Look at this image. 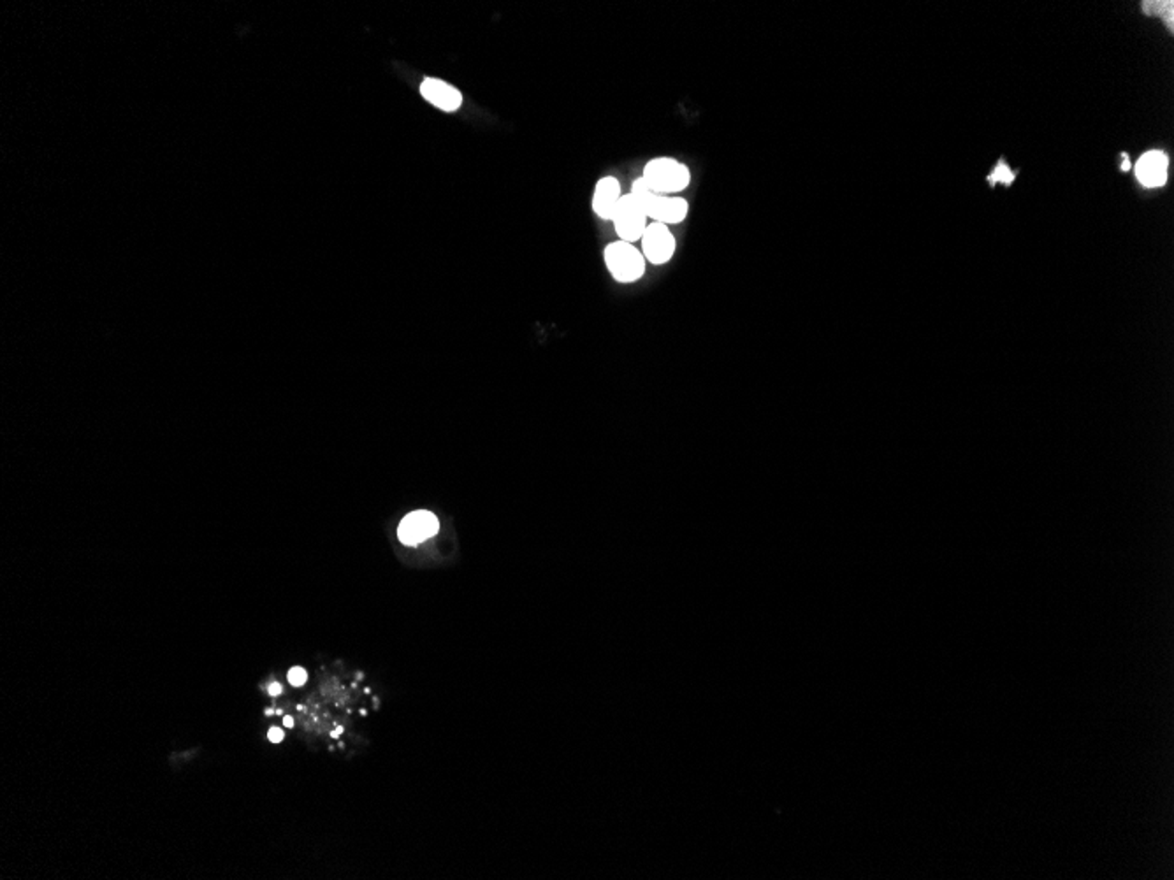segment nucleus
<instances>
[{"instance_id": "f257e3e1", "label": "nucleus", "mask_w": 1174, "mask_h": 880, "mask_svg": "<svg viewBox=\"0 0 1174 880\" xmlns=\"http://www.w3.org/2000/svg\"><path fill=\"white\" fill-rule=\"evenodd\" d=\"M629 193H633L642 204L647 219L665 225H681L689 215V202L681 195H665L649 189L644 180L638 176L633 183Z\"/></svg>"}, {"instance_id": "f03ea898", "label": "nucleus", "mask_w": 1174, "mask_h": 880, "mask_svg": "<svg viewBox=\"0 0 1174 880\" xmlns=\"http://www.w3.org/2000/svg\"><path fill=\"white\" fill-rule=\"evenodd\" d=\"M640 178L656 192L679 195L689 189L693 174L689 165L677 161L676 157L661 155L647 161V164L642 169Z\"/></svg>"}, {"instance_id": "7ed1b4c3", "label": "nucleus", "mask_w": 1174, "mask_h": 880, "mask_svg": "<svg viewBox=\"0 0 1174 880\" xmlns=\"http://www.w3.org/2000/svg\"><path fill=\"white\" fill-rule=\"evenodd\" d=\"M603 260L610 276L619 283H636L646 275L647 260L640 248L626 241H612L603 249Z\"/></svg>"}, {"instance_id": "20e7f679", "label": "nucleus", "mask_w": 1174, "mask_h": 880, "mask_svg": "<svg viewBox=\"0 0 1174 880\" xmlns=\"http://www.w3.org/2000/svg\"><path fill=\"white\" fill-rule=\"evenodd\" d=\"M647 220L649 219L642 204L638 202V199L633 193H623L610 221L621 241L635 245V243H640L644 230L649 225Z\"/></svg>"}, {"instance_id": "39448f33", "label": "nucleus", "mask_w": 1174, "mask_h": 880, "mask_svg": "<svg viewBox=\"0 0 1174 880\" xmlns=\"http://www.w3.org/2000/svg\"><path fill=\"white\" fill-rule=\"evenodd\" d=\"M640 249L649 264L665 266L676 255V249H677L676 234L668 225L653 221L644 230V236L640 240Z\"/></svg>"}, {"instance_id": "423d86ee", "label": "nucleus", "mask_w": 1174, "mask_h": 880, "mask_svg": "<svg viewBox=\"0 0 1174 880\" xmlns=\"http://www.w3.org/2000/svg\"><path fill=\"white\" fill-rule=\"evenodd\" d=\"M419 93L428 104L443 112H458L465 103V97L458 86L435 76H428L420 82Z\"/></svg>"}, {"instance_id": "0eeeda50", "label": "nucleus", "mask_w": 1174, "mask_h": 880, "mask_svg": "<svg viewBox=\"0 0 1174 880\" xmlns=\"http://www.w3.org/2000/svg\"><path fill=\"white\" fill-rule=\"evenodd\" d=\"M438 529H439V523H438L437 515H433L431 512H426V510H419V512H411L410 515H407L403 519V523L398 529V536H400L401 543L415 547V545L433 538L437 534Z\"/></svg>"}, {"instance_id": "6e6552de", "label": "nucleus", "mask_w": 1174, "mask_h": 880, "mask_svg": "<svg viewBox=\"0 0 1174 880\" xmlns=\"http://www.w3.org/2000/svg\"><path fill=\"white\" fill-rule=\"evenodd\" d=\"M623 197V185L617 176L614 174H605L595 185L593 191V199H591V208L593 213L603 221L612 220L614 210L617 202Z\"/></svg>"}, {"instance_id": "1a4fd4ad", "label": "nucleus", "mask_w": 1174, "mask_h": 880, "mask_svg": "<svg viewBox=\"0 0 1174 880\" xmlns=\"http://www.w3.org/2000/svg\"><path fill=\"white\" fill-rule=\"evenodd\" d=\"M1136 178L1147 189L1162 187L1168 180V155L1164 152H1148L1136 164Z\"/></svg>"}, {"instance_id": "9d476101", "label": "nucleus", "mask_w": 1174, "mask_h": 880, "mask_svg": "<svg viewBox=\"0 0 1174 880\" xmlns=\"http://www.w3.org/2000/svg\"><path fill=\"white\" fill-rule=\"evenodd\" d=\"M1012 180H1014V174H1012L1010 169H1008L1004 164L999 165V167L991 172V176H990V181H991V183H999V181L1011 183Z\"/></svg>"}, {"instance_id": "9b49d317", "label": "nucleus", "mask_w": 1174, "mask_h": 880, "mask_svg": "<svg viewBox=\"0 0 1174 880\" xmlns=\"http://www.w3.org/2000/svg\"><path fill=\"white\" fill-rule=\"evenodd\" d=\"M306 679H308V675H306V671H304L302 668H292V670L289 671V682H291V686H294V688L304 686V684H306Z\"/></svg>"}, {"instance_id": "f8f14e48", "label": "nucleus", "mask_w": 1174, "mask_h": 880, "mask_svg": "<svg viewBox=\"0 0 1174 880\" xmlns=\"http://www.w3.org/2000/svg\"><path fill=\"white\" fill-rule=\"evenodd\" d=\"M268 737H270V740H271V742L280 743L283 740V731H281V729H278V728H271V729H270V733H268Z\"/></svg>"}, {"instance_id": "ddd939ff", "label": "nucleus", "mask_w": 1174, "mask_h": 880, "mask_svg": "<svg viewBox=\"0 0 1174 880\" xmlns=\"http://www.w3.org/2000/svg\"><path fill=\"white\" fill-rule=\"evenodd\" d=\"M280 692H281V686H280V684H276V682H274V684L270 686V694H271V696H278Z\"/></svg>"}, {"instance_id": "4468645a", "label": "nucleus", "mask_w": 1174, "mask_h": 880, "mask_svg": "<svg viewBox=\"0 0 1174 880\" xmlns=\"http://www.w3.org/2000/svg\"><path fill=\"white\" fill-rule=\"evenodd\" d=\"M283 724H285L287 728H292V726H294V719H292V717H285V719H283Z\"/></svg>"}, {"instance_id": "2eb2a0df", "label": "nucleus", "mask_w": 1174, "mask_h": 880, "mask_svg": "<svg viewBox=\"0 0 1174 880\" xmlns=\"http://www.w3.org/2000/svg\"><path fill=\"white\" fill-rule=\"evenodd\" d=\"M1129 169H1130V164H1129V157H1127V155H1123V171H1129Z\"/></svg>"}, {"instance_id": "dca6fc26", "label": "nucleus", "mask_w": 1174, "mask_h": 880, "mask_svg": "<svg viewBox=\"0 0 1174 880\" xmlns=\"http://www.w3.org/2000/svg\"><path fill=\"white\" fill-rule=\"evenodd\" d=\"M341 731H343V728H338V729H336V731H334V733H332V737H338V735H340V733H341Z\"/></svg>"}]
</instances>
